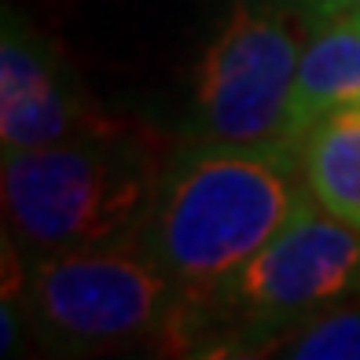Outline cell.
I'll use <instances>...</instances> for the list:
<instances>
[{"instance_id": "1", "label": "cell", "mask_w": 360, "mask_h": 360, "mask_svg": "<svg viewBox=\"0 0 360 360\" xmlns=\"http://www.w3.org/2000/svg\"><path fill=\"white\" fill-rule=\"evenodd\" d=\"M305 195L302 143L180 140L136 247L176 283L180 309H191L214 298Z\"/></svg>"}, {"instance_id": "10", "label": "cell", "mask_w": 360, "mask_h": 360, "mask_svg": "<svg viewBox=\"0 0 360 360\" xmlns=\"http://www.w3.org/2000/svg\"><path fill=\"white\" fill-rule=\"evenodd\" d=\"M309 19H323V15H338V11H360V0H302Z\"/></svg>"}, {"instance_id": "3", "label": "cell", "mask_w": 360, "mask_h": 360, "mask_svg": "<svg viewBox=\"0 0 360 360\" xmlns=\"http://www.w3.org/2000/svg\"><path fill=\"white\" fill-rule=\"evenodd\" d=\"M360 302V232L313 199L214 298L180 309L169 353L261 356L290 331ZM269 349V353H272Z\"/></svg>"}, {"instance_id": "4", "label": "cell", "mask_w": 360, "mask_h": 360, "mask_svg": "<svg viewBox=\"0 0 360 360\" xmlns=\"http://www.w3.org/2000/svg\"><path fill=\"white\" fill-rule=\"evenodd\" d=\"M309 30L302 0H236L195 63L184 140L298 143L290 107Z\"/></svg>"}, {"instance_id": "9", "label": "cell", "mask_w": 360, "mask_h": 360, "mask_svg": "<svg viewBox=\"0 0 360 360\" xmlns=\"http://www.w3.org/2000/svg\"><path fill=\"white\" fill-rule=\"evenodd\" d=\"M280 356L294 360H360V302H349L276 342Z\"/></svg>"}, {"instance_id": "5", "label": "cell", "mask_w": 360, "mask_h": 360, "mask_svg": "<svg viewBox=\"0 0 360 360\" xmlns=\"http://www.w3.org/2000/svg\"><path fill=\"white\" fill-rule=\"evenodd\" d=\"M22 305L48 349L89 356L173 349L184 298L140 247H110L30 261Z\"/></svg>"}, {"instance_id": "2", "label": "cell", "mask_w": 360, "mask_h": 360, "mask_svg": "<svg viewBox=\"0 0 360 360\" xmlns=\"http://www.w3.org/2000/svg\"><path fill=\"white\" fill-rule=\"evenodd\" d=\"M173 147L110 118L74 140L4 151V221L22 257L136 247Z\"/></svg>"}, {"instance_id": "7", "label": "cell", "mask_w": 360, "mask_h": 360, "mask_svg": "<svg viewBox=\"0 0 360 360\" xmlns=\"http://www.w3.org/2000/svg\"><path fill=\"white\" fill-rule=\"evenodd\" d=\"M346 103H360V11L323 15L309 30L290 107L294 140L302 143L320 114Z\"/></svg>"}, {"instance_id": "8", "label": "cell", "mask_w": 360, "mask_h": 360, "mask_svg": "<svg viewBox=\"0 0 360 360\" xmlns=\"http://www.w3.org/2000/svg\"><path fill=\"white\" fill-rule=\"evenodd\" d=\"M302 169L313 199L360 232V103L327 110L305 129Z\"/></svg>"}, {"instance_id": "6", "label": "cell", "mask_w": 360, "mask_h": 360, "mask_svg": "<svg viewBox=\"0 0 360 360\" xmlns=\"http://www.w3.org/2000/svg\"><path fill=\"white\" fill-rule=\"evenodd\" d=\"M110 118L100 114L74 74L63 44L26 15L4 8L0 30V140L4 151H30L74 140Z\"/></svg>"}]
</instances>
